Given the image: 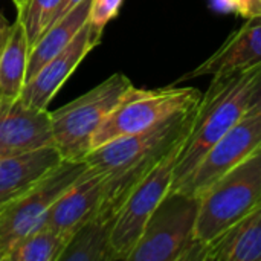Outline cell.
Masks as SVG:
<instances>
[{
    "mask_svg": "<svg viewBox=\"0 0 261 261\" xmlns=\"http://www.w3.org/2000/svg\"><path fill=\"white\" fill-rule=\"evenodd\" d=\"M199 199L193 254L261 205V145L214 182Z\"/></svg>",
    "mask_w": 261,
    "mask_h": 261,
    "instance_id": "obj_3",
    "label": "cell"
},
{
    "mask_svg": "<svg viewBox=\"0 0 261 261\" xmlns=\"http://www.w3.org/2000/svg\"><path fill=\"white\" fill-rule=\"evenodd\" d=\"M213 6L219 11H236V3L234 0H213Z\"/></svg>",
    "mask_w": 261,
    "mask_h": 261,
    "instance_id": "obj_25",
    "label": "cell"
},
{
    "mask_svg": "<svg viewBox=\"0 0 261 261\" xmlns=\"http://www.w3.org/2000/svg\"><path fill=\"white\" fill-rule=\"evenodd\" d=\"M89 170L84 159H63L35 187L0 210V261L9 260L14 246L43 226L55 200Z\"/></svg>",
    "mask_w": 261,
    "mask_h": 261,
    "instance_id": "obj_7",
    "label": "cell"
},
{
    "mask_svg": "<svg viewBox=\"0 0 261 261\" xmlns=\"http://www.w3.org/2000/svg\"><path fill=\"white\" fill-rule=\"evenodd\" d=\"M61 153L55 145L31 150L0 159V210L23 196L44 179L60 162Z\"/></svg>",
    "mask_w": 261,
    "mask_h": 261,
    "instance_id": "obj_14",
    "label": "cell"
},
{
    "mask_svg": "<svg viewBox=\"0 0 261 261\" xmlns=\"http://www.w3.org/2000/svg\"><path fill=\"white\" fill-rule=\"evenodd\" d=\"M261 64L246 70L216 75L197 102L188 136L174 167L170 193H180L214 144L246 113L252 83Z\"/></svg>",
    "mask_w": 261,
    "mask_h": 261,
    "instance_id": "obj_2",
    "label": "cell"
},
{
    "mask_svg": "<svg viewBox=\"0 0 261 261\" xmlns=\"http://www.w3.org/2000/svg\"><path fill=\"white\" fill-rule=\"evenodd\" d=\"M200 199L168 193L150 216L127 261H190Z\"/></svg>",
    "mask_w": 261,
    "mask_h": 261,
    "instance_id": "obj_5",
    "label": "cell"
},
{
    "mask_svg": "<svg viewBox=\"0 0 261 261\" xmlns=\"http://www.w3.org/2000/svg\"><path fill=\"white\" fill-rule=\"evenodd\" d=\"M132 87L124 73H113L92 90L50 112L52 141L63 159L86 158L92 150L93 135Z\"/></svg>",
    "mask_w": 261,
    "mask_h": 261,
    "instance_id": "obj_4",
    "label": "cell"
},
{
    "mask_svg": "<svg viewBox=\"0 0 261 261\" xmlns=\"http://www.w3.org/2000/svg\"><path fill=\"white\" fill-rule=\"evenodd\" d=\"M12 2H14V5H15V8H17V12H18V11H21V8L24 6V2H26V0H12Z\"/></svg>",
    "mask_w": 261,
    "mask_h": 261,
    "instance_id": "obj_26",
    "label": "cell"
},
{
    "mask_svg": "<svg viewBox=\"0 0 261 261\" xmlns=\"http://www.w3.org/2000/svg\"><path fill=\"white\" fill-rule=\"evenodd\" d=\"M234 3L236 11L245 18L261 15V0H234Z\"/></svg>",
    "mask_w": 261,
    "mask_h": 261,
    "instance_id": "obj_23",
    "label": "cell"
},
{
    "mask_svg": "<svg viewBox=\"0 0 261 261\" xmlns=\"http://www.w3.org/2000/svg\"><path fill=\"white\" fill-rule=\"evenodd\" d=\"M90 0L81 2L76 8L67 12L61 20L55 21L38 38L29 50V61L26 70V81L32 78L50 58L60 54L89 21Z\"/></svg>",
    "mask_w": 261,
    "mask_h": 261,
    "instance_id": "obj_16",
    "label": "cell"
},
{
    "mask_svg": "<svg viewBox=\"0 0 261 261\" xmlns=\"http://www.w3.org/2000/svg\"><path fill=\"white\" fill-rule=\"evenodd\" d=\"M61 0H26L21 11H18V20L21 21L29 47H32L38 38L54 23Z\"/></svg>",
    "mask_w": 261,
    "mask_h": 261,
    "instance_id": "obj_20",
    "label": "cell"
},
{
    "mask_svg": "<svg viewBox=\"0 0 261 261\" xmlns=\"http://www.w3.org/2000/svg\"><path fill=\"white\" fill-rule=\"evenodd\" d=\"M106 176L92 168L75 185L63 193L50 206L43 226L72 237L86 222H89L102 199Z\"/></svg>",
    "mask_w": 261,
    "mask_h": 261,
    "instance_id": "obj_12",
    "label": "cell"
},
{
    "mask_svg": "<svg viewBox=\"0 0 261 261\" xmlns=\"http://www.w3.org/2000/svg\"><path fill=\"white\" fill-rule=\"evenodd\" d=\"M54 145L50 112L0 98V159Z\"/></svg>",
    "mask_w": 261,
    "mask_h": 261,
    "instance_id": "obj_11",
    "label": "cell"
},
{
    "mask_svg": "<svg viewBox=\"0 0 261 261\" xmlns=\"http://www.w3.org/2000/svg\"><path fill=\"white\" fill-rule=\"evenodd\" d=\"M102 31L87 21L75 38L24 83L20 99L34 109L47 110L49 102L87 54L99 44Z\"/></svg>",
    "mask_w": 261,
    "mask_h": 261,
    "instance_id": "obj_10",
    "label": "cell"
},
{
    "mask_svg": "<svg viewBox=\"0 0 261 261\" xmlns=\"http://www.w3.org/2000/svg\"><path fill=\"white\" fill-rule=\"evenodd\" d=\"M254 113H261V67L252 83L245 115H254Z\"/></svg>",
    "mask_w": 261,
    "mask_h": 261,
    "instance_id": "obj_22",
    "label": "cell"
},
{
    "mask_svg": "<svg viewBox=\"0 0 261 261\" xmlns=\"http://www.w3.org/2000/svg\"><path fill=\"white\" fill-rule=\"evenodd\" d=\"M81 2H84V0H61V2H60V6H58V11H57V15H55L54 23H55V21H58V20H61L67 12H70L73 8H76ZM54 23H52V24H54Z\"/></svg>",
    "mask_w": 261,
    "mask_h": 261,
    "instance_id": "obj_24",
    "label": "cell"
},
{
    "mask_svg": "<svg viewBox=\"0 0 261 261\" xmlns=\"http://www.w3.org/2000/svg\"><path fill=\"white\" fill-rule=\"evenodd\" d=\"M113 220L93 216L66 245L60 261H115L118 260L112 243L110 231Z\"/></svg>",
    "mask_w": 261,
    "mask_h": 261,
    "instance_id": "obj_18",
    "label": "cell"
},
{
    "mask_svg": "<svg viewBox=\"0 0 261 261\" xmlns=\"http://www.w3.org/2000/svg\"><path fill=\"white\" fill-rule=\"evenodd\" d=\"M124 0H90V11H89V21L104 31L106 24L115 18L122 6Z\"/></svg>",
    "mask_w": 261,
    "mask_h": 261,
    "instance_id": "obj_21",
    "label": "cell"
},
{
    "mask_svg": "<svg viewBox=\"0 0 261 261\" xmlns=\"http://www.w3.org/2000/svg\"><path fill=\"white\" fill-rule=\"evenodd\" d=\"M258 64H261V15H255L246 18V23L239 31L185 78L225 75Z\"/></svg>",
    "mask_w": 261,
    "mask_h": 261,
    "instance_id": "obj_13",
    "label": "cell"
},
{
    "mask_svg": "<svg viewBox=\"0 0 261 261\" xmlns=\"http://www.w3.org/2000/svg\"><path fill=\"white\" fill-rule=\"evenodd\" d=\"M187 136L177 141L168 153L133 187L113 217L110 243L118 260L127 261L150 216L170 193L176 161Z\"/></svg>",
    "mask_w": 261,
    "mask_h": 261,
    "instance_id": "obj_8",
    "label": "cell"
},
{
    "mask_svg": "<svg viewBox=\"0 0 261 261\" xmlns=\"http://www.w3.org/2000/svg\"><path fill=\"white\" fill-rule=\"evenodd\" d=\"M200 96L202 93L194 87L145 90L133 86L93 135L92 150L112 139L151 130L194 107Z\"/></svg>",
    "mask_w": 261,
    "mask_h": 261,
    "instance_id": "obj_6",
    "label": "cell"
},
{
    "mask_svg": "<svg viewBox=\"0 0 261 261\" xmlns=\"http://www.w3.org/2000/svg\"><path fill=\"white\" fill-rule=\"evenodd\" d=\"M261 261V205L196 249L191 261Z\"/></svg>",
    "mask_w": 261,
    "mask_h": 261,
    "instance_id": "obj_15",
    "label": "cell"
},
{
    "mask_svg": "<svg viewBox=\"0 0 261 261\" xmlns=\"http://www.w3.org/2000/svg\"><path fill=\"white\" fill-rule=\"evenodd\" d=\"M29 43L17 18L0 38V98H20L26 83Z\"/></svg>",
    "mask_w": 261,
    "mask_h": 261,
    "instance_id": "obj_17",
    "label": "cell"
},
{
    "mask_svg": "<svg viewBox=\"0 0 261 261\" xmlns=\"http://www.w3.org/2000/svg\"><path fill=\"white\" fill-rule=\"evenodd\" d=\"M261 145V113L245 115L205 154L180 193L200 197L225 173Z\"/></svg>",
    "mask_w": 261,
    "mask_h": 261,
    "instance_id": "obj_9",
    "label": "cell"
},
{
    "mask_svg": "<svg viewBox=\"0 0 261 261\" xmlns=\"http://www.w3.org/2000/svg\"><path fill=\"white\" fill-rule=\"evenodd\" d=\"M69 240V236L41 226L14 246L8 261H60Z\"/></svg>",
    "mask_w": 261,
    "mask_h": 261,
    "instance_id": "obj_19",
    "label": "cell"
},
{
    "mask_svg": "<svg viewBox=\"0 0 261 261\" xmlns=\"http://www.w3.org/2000/svg\"><path fill=\"white\" fill-rule=\"evenodd\" d=\"M196 107L197 104L151 130L112 139L86 154L89 168L106 176L104 194L95 216L113 220L133 187L188 135Z\"/></svg>",
    "mask_w": 261,
    "mask_h": 261,
    "instance_id": "obj_1",
    "label": "cell"
}]
</instances>
